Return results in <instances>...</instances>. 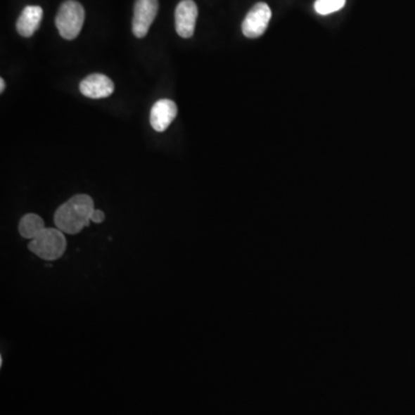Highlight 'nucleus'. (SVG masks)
Here are the masks:
<instances>
[{"label": "nucleus", "instance_id": "nucleus-1", "mask_svg": "<svg viewBox=\"0 0 415 415\" xmlns=\"http://www.w3.org/2000/svg\"><path fill=\"white\" fill-rule=\"evenodd\" d=\"M95 210L91 196L87 194L74 195L56 210L53 221L56 227L64 234H77L84 227L89 226L90 218Z\"/></svg>", "mask_w": 415, "mask_h": 415}, {"label": "nucleus", "instance_id": "nucleus-2", "mask_svg": "<svg viewBox=\"0 0 415 415\" xmlns=\"http://www.w3.org/2000/svg\"><path fill=\"white\" fill-rule=\"evenodd\" d=\"M28 249L43 261L53 262L64 256L68 240L64 232L57 227H45L35 239L30 240Z\"/></svg>", "mask_w": 415, "mask_h": 415}, {"label": "nucleus", "instance_id": "nucleus-3", "mask_svg": "<svg viewBox=\"0 0 415 415\" xmlns=\"http://www.w3.org/2000/svg\"><path fill=\"white\" fill-rule=\"evenodd\" d=\"M84 23V8L75 0H68L61 5L56 16V26L65 39H77Z\"/></svg>", "mask_w": 415, "mask_h": 415}, {"label": "nucleus", "instance_id": "nucleus-4", "mask_svg": "<svg viewBox=\"0 0 415 415\" xmlns=\"http://www.w3.org/2000/svg\"><path fill=\"white\" fill-rule=\"evenodd\" d=\"M272 19V10L265 3H257L243 20V34L248 39H257L264 34Z\"/></svg>", "mask_w": 415, "mask_h": 415}, {"label": "nucleus", "instance_id": "nucleus-5", "mask_svg": "<svg viewBox=\"0 0 415 415\" xmlns=\"http://www.w3.org/2000/svg\"><path fill=\"white\" fill-rule=\"evenodd\" d=\"M158 12V0H136L132 29L138 39H143Z\"/></svg>", "mask_w": 415, "mask_h": 415}, {"label": "nucleus", "instance_id": "nucleus-6", "mask_svg": "<svg viewBox=\"0 0 415 415\" xmlns=\"http://www.w3.org/2000/svg\"><path fill=\"white\" fill-rule=\"evenodd\" d=\"M198 10L193 0H182L176 8V30L182 39L194 35Z\"/></svg>", "mask_w": 415, "mask_h": 415}, {"label": "nucleus", "instance_id": "nucleus-7", "mask_svg": "<svg viewBox=\"0 0 415 415\" xmlns=\"http://www.w3.org/2000/svg\"><path fill=\"white\" fill-rule=\"evenodd\" d=\"M80 91L88 98L101 99L111 96L115 84L110 77L103 74H91L80 83Z\"/></svg>", "mask_w": 415, "mask_h": 415}, {"label": "nucleus", "instance_id": "nucleus-8", "mask_svg": "<svg viewBox=\"0 0 415 415\" xmlns=\"http://www.w3.org/2000/svg\"><path fill=\"white\" fill-rule=\"evenodd\" d=\"M178 115V106L171 99H160L151 111V127L156 132H164L172 124Z\"/></svg>", "mask_w": 415, "mask_h": 415}, {"label": "nucleus", "instance_id": "nucleus-9", "mask_svg": "<svg viewBox=\"0 0 415 415\" xmlns=\"http://www.w3.org/2000/svg\"><path fill=\"white\" fill-rule=\"evenodd\" d=\"M43 19V10L39 6H27L16 21V30L23 37H30L39 28Z\"/></svg>", "mask_w": 415, "mask_h": 415}, {"label": "nucleus", "instance_id": "nucleus-10", "mask_svg": "<svg viewBox=\"0 0 415 415\" xmlns=\"http://www.w3.org/2000/svg\"><path fill=\"white\" fill-rule=\"evenodd\" d=\"M44 229V221L37 214H27L20 219L19 234L25 239H35Z\"/></svg>", "mask_w": 415, "mask_h": 415}, {"label": "nucleus", "instance_id": "nucleus-11", "mask_svg": "<svg viewBox=\"0 0 415 415\" xmlns=\"http://www.w3.org/2000/svg\"><path fill=\"white\" fill-rule=\"evenodd\" d=\"M346 0H317L314 4V8L317 13L321 15L335 13L345 6Z\"/></svg>", "mask_w": 415, "mask_h": 415}, {"label": "nucleus", "instance_id": "nucleus-12", "mask_svg": "<svg viewBox=\"0 0 415 415\" xmlns=\"http://www.w3.org/2000/svg\"><path fill=\"white\" fill-rule=\"evenodd\" d=\"M104 219H106V214L102 210H99V209H95L93 215H91V218H90V221L96 224L103 223Z\"/></svg>", "mask_w": 415, "mask_h": 415}, {"label": "nucleus", "instance_id": "nucleus-13", "mask_svg": "<svg viewBox=\"0 0 415 415\" xmlns=\"http://www.w3.org/2000/svg\"><path fill=\"white\" fill-rule=\"evenodd\" d=\"M5 87H6V84H5V80H4V79H0V93H4Z\"/></svg>", "mask_w": 415, "mask_h": 415}]
</instances>
